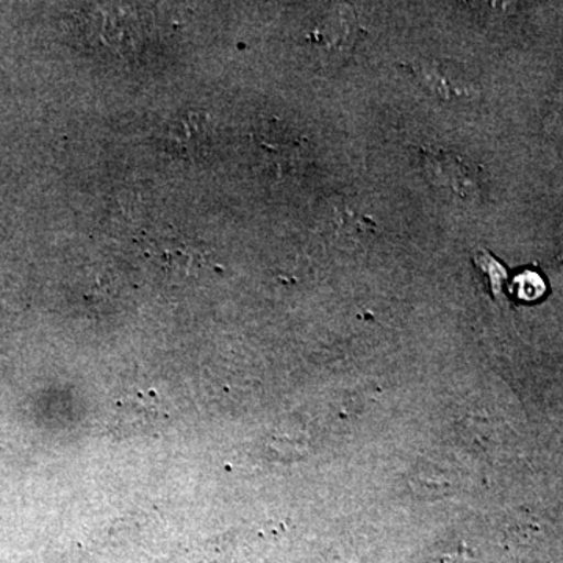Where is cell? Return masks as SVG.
Wrapping results in <instances>:
<instances>
[{"label": "cell", "mask_w": 563, "mask_h": 563, "mask_svg": "<svg viewBox=\"0 0 563 563\" xmlns=\"http://www.w3.org/2000/svg\"><path fill=\"white\" fill-rule=\"evenodd\" d=\"M444 70L446 69L428 65L418 68L421 79L428 81L429 87L439 91L440 96H462L465 92V88H462L463 81L457 76H444Z\"/></svg>", "instance_id": "obj_3"}, {"label": "cell", "mask_w": 563, "mask_h": 563, "mask_svg": "<svg viewBox=\"0 0 563 563\" xmlns=\"http://www.w3.org/2000/svg\"><path fill=\"white\" fill-rule=\"evenodd\" d=\"M474 262L479 263L485 276H487L493 296H495V298H503L504 285H506L507 279L506 269H504L490 254H487V252H483V254L477 255V258H474Z\"/></svg>", "instance_id": "obj_4"}, {"label": "cell", "mask_w": 563, "mask_h": 563, "mask_svg": "<svg viewBox=\"0 0 563 563\" xmlns=\"http://www.w3.org/2000/svg\"><path fill=\"white\" fill-rule=\"evenodd\" d=\"M210 120L201 113H187L174 118L165 132V143L180 157H199L209 147Z\"/></svg>", "instance_id": "obj_1"}, {"label": "cell", "mask_w": 563, "mask_h": 563, "mask_svg": "<svg viewBox=\"0 0 563 563\" xmlns=\"http://www.w3.org/2000/svg\"><path fill=\"white\" fill-rule=\"evenodd\" d=\"M518 296L525 301H533V299H539L540 296L544 292V284L542 277L536 273H523L517 280Z\"/></svg>", "instance_id": "obj_5"}, {"label": "cell", "mask_w": 563, "mask_h": 563, "mask_svg": "<svg viewBox=\"0 0 563 563\" xmlns=\"http://www.w3.org/2000/svg\"><path fill=\"white\" fill-rule=\"evenodd\" d=\"M118 429L125 433L151 432L161 428L162 407L144 395H129L117 407Z\"/></svg>", "instance_id": "obj_2"}]
</instances>
